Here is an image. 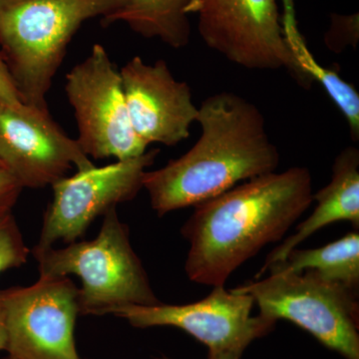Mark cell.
Returning a JSON list of instances; mask_svg holds the SVG:
<instances>
[{
    "label": "cell",
    "mask_w": 359,
    "mask_h": 359,
    "mask_svg": "<svg viewBox=\"0 0 359 359\" xmlns=\"http://www.w3.org/2000/svg\"><path fill=\"white\" fill-rule=\"evenodd\" d=\"M313 202L311 172L292 167L248 180L195 205L181 230L190 243L189 280L223 287L264 245L280 241Z\"/></svg>",
    "instance_id": "1"
},
{
    "label": "cell",
    "mask_w": 359,
    "mask_h": 359,
    "mask_svg": "<svg viewBox=\"0 0 359 359\" xmlns=\"http://www.w3.org/2000/svg\"><path fill=\"white\" fill-rule=\"evenodd\" d=\"M197 122L201 135L188 152L144 174L143 188L159 217L273 173L280 164L263 113L244 97L228 91L207 97Z\"/></svg>",
    "instance_id": "2"
},
{
    "label": "cell",
    "mask_w": 359,
    "mask_h": 359,
    "mask_svg": "<svg viewBox=\"0 0 359 359\" xmlns=\"http://www.w3.org/2000/svg\"><path fill=\"white\" fill-rule=\"evenodd\" d=\"M127 0H0V54L21 102L47 107L46 95L68 45L84 22Z\"/></svg>",
    "instance_id": "3"
},
{
    "label": "cell",
    "mask_w": 359,
    "mask_h": 359,
    "mask_svg": "<svg viewBox=\"0 0 359 359\" xmlns=\"http://www.w3.org/2000/svg\"><path fill=\"white\" fill-rule=\"evenodd\" d=\"M40 276H77L80 314L105 316L125 306L160 304L146 269L130 242L128 226L116 208L104 215L95 238L66 248L34 247Z\"/></svg>",
    "instance_id": "4"
},
{
    "label": "cell",
    "mask_w": 359,
    "mask_h": 359,
    "mask_svg": "<svg viewBox=\"0 0 359 359\" xmlns=\"http://www.w3.org/2000/svg\"><path fill=\"white\" fill-rule=\"evenodd\" d=\"M269 278L233 292L249 294L269 320L292 321L330 351L359 359V304L355 290L313 269L269 271Z\"/></svg>",
    "instance_id": "5"
},
{
    "label": "cell",
    "mask_w": 359,
    "mask_h": 359,
    "mask_svg": "<svg viewBox=\"0 0 359 359\" xmlns=\"http://www.w3.org/2000/svg\"><path fill=\"white\" fill-rule=\"evenodd\" d=\"M201 39L233 65L252 70L285 69L304 88V72L285 39L276 0H192Z\"/></svg>",
    "instance_id": "6"
},
{
    "label": "cell",
    "mask_w": 359,
    "mask_h": 359,
    "mask_svg": "<svg viewBox=\"0 0 359 359\" xmlns=\"http://www.w3.org/2000/svg\"><path fill=\"white\" fill-rule=\"evenodd\" d=\"M65 93L76 118L78 145L87 157L123 161L147 151L130 121L120 70L102 45H93L66 75Z\"/></svg>",
    "instance_id": "7"
},
{
    "label": "cell",
    "mask_w": 359,
    "mask_h": 359,
    "mask_svg": "<svg viewBox=\"0 0 359 359\" xmlns=\"http://www.w3.org/2000/svg\"><path fill=\"white\" fill-rule=\"evenodd\" d=\"M8 355L80 359L75 344L79 289L68 276H39L28 287L0 290Z\"/></svg>",
    "instance_id": "8"
},
{
    "label": "cell",
    "mask_w": 359,
    "mask_h": 359,
    "mask_svg": "<svg viewBox=\"0 0 359 359\" xmlns=\"http://www.w3.org/2000/svg\"><path fill=\"white\" fill-rule=\"evenodd\" d=\"M254 304L250 295L226 290L223 285L193 304L125 306L111 314L137 328H180L209 348V359H241L252 341L276 325L261 314L252 316Z\"/></svg>",
    "instance_id": "9"
},
{
    "label": "cell",
    "mask_w": 359,
    "mask_h": 359,
    "mask_svg": "<svg viewBox=\"0 0 359 359\" xmlns=\"http://www.w3.org/2000/svg\"><path fill=\"white\" fill-rule=\"evenodd\" d=\"M159 149L132 159L76 172L52 185L53 198L45 211L35 247L72 244L85 235L94 219L118 204L133 200L143 189L146 169L154 164Z\"/></svg>",
    "instance_id": "10"
},
{
    "label": "cell",
    "mask_w": 359,
    "mask_h": 359,
    "mask_svg": "<svg viewBox=\"0 0 359 359\" xmlns=\"http://www.w3.org/2000/svg\"><path fill=\"white\" fill-rule=\"evenodd\" d=\"M0 163L22 188L40 189L71 169H93L89 157L49 113L48 107L0 101Z\"/></svg>",
    "instance_id": "11"
},
{
    "label": "cell",
    "mask_w": 359,
    "mask_h": 359,
    "mask_svg": "<svg viewBox=\"0 0 359 359\" xmlns=\"http://www.w3.org/2000/svg\"><path fill=\"white\" fill-rule=\"evenodd\" d=\"M123 91L130 121L147 145L176 146L190 137L199 107L188 83L179 81L166 61L146 63L135 56L121 69Z\"/></svg>",
    "instance_id": "12"
},
{
    "label": "cell",
    "mask_w": 359,
    "mask_h": 359,
    "mask_svg": "<svg viewBox=\"0 0 359 359\" xmlns=\"http://www.w3.org/2000/svg\"><path fill=\"white\" fill-rule=\"evenodd\" d=\"M316 207L308 219L295 229V233L271 250L257 278L269 266L283 262L290 250L297 248L320 229L340 221L359 226V150L354 146L344 148L332 165V180L325 188L313 194Z\"/></svg>",
    "instance_id": "13"
},
{
    "label": "cell",
    "mask_w": 359,
    "mask_h": 359,
    "mask_svg": "<svg viewBox=\"0 0 359 359\" xmlns=\"http://www.w3.org/2000/svg\"><path fill=\"white\" fill-rule=\"evenodd\" d=\"M192 0H127L115 13L101 18L107 27L122 21L144 39H158L168 46L181 49L191 39L189 6Z\"/></svg>",
    "instance_id": "14"
},
{
    "label": "cell",
    "mask_w": 359,
    "mask_h": 359,
    "mask_svg": "<svg viewBox=\"0 0 359 359\" xmlns=\"http://www.w3.org/2000/svg\"><path fill=\"white\" fill-rule=\"evenodd\" d=\"M313 269L330 280H334L358 292L359 287V233L344 237L316 249L290 250L285 261L269 266L266 271L302 273Z\"/></svg>",
    "instance_id": "15"
},
{
    "label": "cell",
    "mask_w": 359,
    "mask_h": 359,
    "mask_svg": "<svg viewBox=\"0 0 359 359\" xmlns=\"http://www.w3.org/2000/svg\"><path fill=\"white\" fill-rule=\"evenodd\" d=\"M29 255L13 212L0 219V273L27 263Z\"/></svg>",
    "instance_id": "16"
},
{
    "label": "cell",
    "mask_w": 359,
    "mask_h": 359,
    "mask_svg": "<svg viewBox=\"0 0 359 359\" xmlns=\"http://www.w3.org/2000/svg\"><path fill=\"white\" fill-rule=\"evenodd\" d=\"M330 18V27L325 36L327 48L335 53H341L348 46L355 48L359 40L358 13L332 14Z\"/></svg>",
    "instance_id": "17"
},
{
    "label": "cell",
    "mask_w": 359,
    "mask_h": 359,
    "mask_svg": "<svg viewBox=\"0 0 359 359\" xmlns=\"http://www.w3.org/2000/svg\"><path fill=\"white\" fill-rule=\"evenodd\" d=\"M22 189L13 175L0 164V219L13 212Z\"/></svg>",
    "instance_id": "18"
},
{
    "label": "cell",
    "mask_w": 359,
    "mask_h": 359,
    "mask_svg": "<svg viewBox=\"0 0 359 359\" xmlns=\"http://www.w3.org/2000/svg\"><path fill=\"white\" fill-rule=\"evenodd\" d=\"M0 101L13 106L22 103L1 54H0Z\"/></svg>",
    "instance_id": "19"
},
{
    "label": "cell",
    "mask_w": 359,
    "mask_h": 359,
    "mask_svg": "<svg viewBox=\"0 0 359 359\" xmlns=\"http://www.w3.org/2000/svg\"><path fill=\"white\" fill-rule=\"evenodd\" d=\"M6 321H4V309L0 304V351H6Z\"/></svg>",
    "instance_id": "20"
},
{
    "label": "cell",
    "mask_w": 359,
    "mask_h": 359,
    "mask_svg": "<svg viewBox=\"0 0 359 359\" xmlns=\"http://www.w3.org/2000/svg\"><path fill=\"white\" fill-rule=\"evenodd\" d=\"M4 359H15V358H11V356H7V358H4Z\"/></svg>",
    "instance_id": "21"
},
{
    "label": "cell",
    "mask_w": 359,
    "mask_h": 359,
    "mask_svg": "<svg viewBox=\"0 0 359 359\" xmlns=\"http://www.w3.org/2000/svg\"><path fill=\"white\" fill-rule=\"evenodd\" d=\"M161 359H169V358H161Z\"/></svg>",
    "instance_id": "22"
},
{
    "label": "cell",
    "mask_w": 359,
    "mask_h": 359,
    "mask_svg": "<svg viewBox=\"0 0 359 359\" xmlns=\"http://www.w3.org/2000/svg\"><path fill=\"white\" fill-rule=\"evenodd\" d=\"M0 164H1V163H0ZM2 165V164H1Z\"/></svg>",
    "instance_id": "23"
}]
</instances>
